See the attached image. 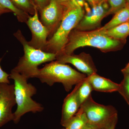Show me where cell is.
<instances>
[{
    "label": "cell",
    "mask_w": 129,
    "mask_h": 129,
    "mask_svg": "<svg viewBox=\"0 0 129 129\" xmlns=\"http://www.w3.org/2000/svg\"><path fill=\"white\" fill-rule=\"evenodd\" d=\"M126 41V40L111 38L96 29L80 31L74 29L69 35L68 43L61 53L70 55L76 49L85 46L95 47L105 53L116 51L121 50Z\"/></svg>",
    "instance_id": "obj_1"
},
{
    "label": "cell",
    "mask_w": 129,
    "mask_h": 129,
    "mask_svg": "<svg viewBox=\"0 0 129 129\" xmlns=\"http://www.w3.org/2000/svg\"><path fill=\"white\" fill-rule=\"evenodd\" d=\"M85 12L76 0L65 8L64 14L60 25L53 35L47 41L44 51L57 56L62 53L68 43L72 30L78 24Z\"/></svg>",
    "instance_id": "obj_2"
},
{
    "label": "cell",
    "mask_w": 129,
    "mask_h": 129,
    "mask_svg": "<svg viewBox=\"0 0 129 129\" xmlns=\"http://www.w3.org/2000/svg\"><path fill=\"white\" fill-rule=\"evenodd\" d=\"M9 79L14 81V94L17 108L14 113L13 121L17 124L21 117L27 113L40 112L44 108L41 104L35 101L32 97L37 93L34 86L27 82L28 79L12 70Z\"/></svg>",
    "instance_id": "obj_3"
},
{
    "label": "cell",
    "mask_w": 129,
    "mask_h": 129,
    "mask_svg": "<svg viewBox=\"0 0 129 129\" xmlns=\"http://www.w3.org/2000/svg\"><path fill=\"white\" fill-rule=\"evenodd\" d=\"M14 36L23 46L24 54L12 70L28 79L36 78L40 64L56 60L55 54L36 49L29 45L20 29L14 33Z\"/></svg>",
    "instance_id": "obj_4"
},
{
    "label": "cell",
    "mask_w": 129,
    "mask_h": 129,
    "mask_svg": "<svg viewBox=\"0 0 129 129\" xmlns=\"http://www.w3.org/2000/svg\"><path fill=\"white\" fill-rule=\"evenodd\" d=\"M69 65L61 63L57 61L47 63L40 69L36 77L42 83L52 86L56 83H61L65 90L69 92L74 85H76L86 77Z\"/></svg>",
    "instance_id": "obj_5"
},
{
    "label": "cell",
    "mask_w": 129,
    "mask_h": 129,
    "mask_svg": "<svg viewBox=\"0 0 129 129\" xmlns=\"http://www.w3.org/2000/svg\"><path fill=\"white\" fill-rule=\"evenodd\" d=\"M80 108L85 113L88 122L101 128L118 114L117 111L114 107L97 103L93 100L91 95Z\"/></svg>",
    "instance_id": "obj_6"
},
{
    "label": "cell",
    "mask_w": 129,
    "mask_h": 129,
    "mask_svg": "<svg viewBox=\"0 0 129 129\" xmlns=\"http://www.w3.org/2000/svg\"><path fill=\"white\" fill-rule=\"evenodd\" d=\"M65 7L55 0H51L40 11V21L49 32L50 38L55 32L62 19Z\"/></svg>",
    "instance_id": "obj_7"
},
{
    "label": "cell",
    "mask_w": 129,
    "mask_h": 129,
    "mask_svg": "<svg viewBox=\"0 0 129 129\" xmlns=\"http://www.w3.org/2000/svg\"><path fill=\"white\" fill-rule=\"evenodd\" d=\"M109 15V7L107 1L92 7L86 12L75 29L80 31H90L101 27L102 20Z\"/></svg>",
    "instance_id": "obj_8"
},
{
    "label": "cell",
    "mask_w": 129,
    "mask_h": 129,
    "mask_svg": "<svg viewBox=\"0 0 129 129\" xmlns=\"http://www.w3.org/2000/svg\"><path fill=\"white\" fill-rule=\"evenodd\" d=\"M16 104L14 85L0 84V127L13 121L12 110Z\"/></svg>",
    "instance_id": "obj_9"
},
{
    "label": "cell",
    "mask_w": 129,
    "mask_h": 129,
    "mask_svg": "<svg viewBox=\"0 0 129 129\" xmlns=\"http://www.w3.org/2000/svg\"><path fill=\"white\" fill-rule=\"evenodd\" d=\"M56 60L63 64L71 63L87 76L96 73L97 71L91 56L85 52L79 55L61 53L56 56Z\"/></svg>",
    "instance_id": "obj_10"
},
{
    "label": "cell",
    "mask_w": 129,
    "mask_h": 129,
    "mask_svg": "<svg viewBox=\"0 0 129 129\" xmlns=\"http://www.w3.org/2000/svg\"><path fill=\"white\" fill-rule=\"evenodd\" d=\"M38 10L28 18L26 24L32 33V38L28 44L34 48L44 50L49 37V32L39 19Z\"/></svg>",
    "instance_id": "obj_11"
},
{
    "label": "cell",
    "mask_w": 129,
    "mask_h": 129,
    "mask_svg": "<svg viewBox=\"0 0 129 129\" xmlns=\"http://www.w3.org/2000/svg\"><path fill=\"white\" fill-rule=\"evenodd\" d=\"M81 82L75 85L74 90L67 96L63 101L61 121L63 126L76 114L80 107L77 91Z\"/></svg>",
    "instance_id": "obj_12"
},
{
    "label": "cell",
    "mask_w": 129,
    "mask_h": 129,
    "mask_svg": "<svg viewBox=\"0 0 129 129\" xmlns=\"http://www.w3.org/2000/svg\"><path fill=\"white\" fill-rule=\"evenodd\" d=\"M87 77L93 90L99 92H112L118 91L119 89V84L99 76L96 73Z\"/></svg>",
    "instance_id": "obj_13"
},
{
    "label": "cell",
    "mask_w": 129,
    "mask_h": 129,
    "mask_svg": "<svg viewBox=\"0 0 129 129\" xmlns=\"http://www.w3.org/2000/svg\"><path fill=\"white\" fill-rule=\"evenodd\" d=\"M129 21V7L126 6L114 14L111 21L103 27L97 29L100 31L111 29Z\"/></svg>",
    "instance_id": "obj_14"
},
{
    "label": "cell",
    "mask_w": 129,
    "mask_h": 129,
    "mask_svg": "<svg viewBox=\"0 0 129 129\" xmlns=\"http://www.w3.org/2000/svg\"><path fill=\"white\" fill-rule=\"evenodd\" d=\"M96 30L113 39L126 40L127 37L129 36V21L105 31Z\"/></svg>",
    "instance_id": "obj_15"
},
{
    "label": "cell",
    "mask_w": 129,
    "mask_h": 129,
    "mask_svg": "<svg viewBox=\"0 0 129 129\" xmlns=\"http://www.w3.org/2000/svg\"><path fill=\"white\" fill-rule=\"evenodd\" d=\"M88 122L85 113L80 108L76 114L63 127L67 129H82Z\"/></svg>",
    "instance_id": "obj_16"
},
{
    "label": "cell",
    "mask_w": 129,
    "mask_h": 129,
    "mask_svg": "<svg viewBox=\"0 0 129 129\" xmlns=\"http://www.w3.org/2000/svg\"><path fill=\"white\" fill-rule=\"evenodd\" d=\"M0 7L9 9L13 13L18 21L21 22L26 23L30 17L29 14L18 9L10 0H0Z\"/></svg>",
    "instance_id": "obj_17"
},
{
    "label": "cell",
    "mask_w": 129,
    "mask_h": 129,
    "mask_svg": "<svg viewBox=\"0 0 129 129\" xmlns=\"http://www.w3.org/2000/svg\"><path fill=\"white\" fill-rule=\"evenodd\" d=\"M92 91L93 90L92 87L86 76V78L81 81L77 91L80 106L91 95V93Z\"/></svg>",
    "instance_id": "obj_18"
},
{
    "label": "cell",
    "mask_w": 129,
    "mask_h": 129,
    "mask_svg": "<svg viewBox=\"0 0 129 129\" xmlns=\"http://www.w3.org/2000/svg\"><path fill=\"white\" fill-rule=\"evenodd\" d=\"M18 9L29 14L34 15L37 9L32 0H10Z\"/></svg>",
    "instance_id": "obj_19"
},
{
    "label": "cell",
    "mask_w": 129,
    "mask_h": 129,
    "mask_svg": "<svg viewBox=\"0 0 129 129\" xmlns=\"http://www.w3.org/2000/svg\"><path fill=\"white\" fill-rule=\"evenodd\" d=\"M123 75V79L119 84L118 91L129 105V74H126Z\"/></svg>",
    "instance_id": "obj_20"
},
{
    "label": "cell",
    "mask_w": 129,
    "mask_h": 129,
    "mask_svg": "<svg viewBox=\"0 0 129 129\" xmlns=\"http://www.w3.org/2000/svg\"><path fill=\"white\" fill-rule=\"evenodd\" d=\"M109 7V15L115 13L126 6V0H107Z\"/></svg>",
    "instance_id": "obj_21"
},
{
    "label": "cell",
    "mask_w": 129,
    "mask_h": 129,
    "mask_svg": "<svg viewBox=\"0 0 129 129\" xmlns=\"http://www.w3.org/2000/svg\"><path fill=\"white\" fill-rule=\"evenodd\" d=\"M2 59V58L0 57V84H9V74H8L6 72L3 70L1 67V62Z\"/></svg>",
    "instance_id": "obj_22"
},
{
    "label": "cell",
    "mask_w": 129,
    "mask_h": 129,
    "mask_svg": "<svg viewBox=\"0 0 129 129\" xmlns=\"http://www.w3.org/2000/svg\"><path fill=\"white\" fill-rule=\"evenodd\" d=\"M36 6L37 10L40 11L49 4L51 0H32Z\"/></svg>",
    "instance_id": "obj_23"
},
{
    "label": "cell",
    "mask_w": 129,
    "mask_h": 129,
    "mask_svg": "<svg viewBox=\"0 0 129 129\" xmlns=\"http://www.w3.org/2000/svg\"><path fill=\"white\" fill-rule=\"evenodd\" d=\"M118 121V114L115 115L108 123L101 129H115Z\"/></svg>",
    "instance_id": "obj_24"
},
{
    "label": "cell",
    "mask_w": 129,
    "mask_h": 129,
    "mask_svg": "<svg viewBox=\"0 0 129 129\" xmlns=\"http://www.w3.org/2000/svg\"><path fill=\"white\" fill-rule=\"evenodd\" d=\"M90 5L92 7L101 4L107 0H87Z\"/></svg>",
    "instance_id": "obj_25"
},
{
    "label": "cell",
    "mask_w": 129,
    "mask_h": 129,
    "mask_svg": "<svg viewBox=\"0 0 129 129\" xmlns=\"http://www.w3.org/2000/svg\"><path fill=\"white\" fill-rule=\"evenodd\" d=\"M65 7H68L71 4L73 0H55Z\"/></svg>",
    "instance_id": "obj_26"
},
{
    "label": "cell",
    "mask_w": 129,
    "mask_h": 129,
    "mask_svg": "<svg viewBox=\"0 0 129 129\" xmlns=\"http://www.w3.org/2000/svg\"><path fill=\"white\" fill-rule=\"evenodd\" d=\"M101 128H100L95 125L92 124L88 122L87 124L86 125L85 127L82 129H101Z\"/></svg>",
    "instance_id": "obj_27"
},
{
    "label": "cell",
    "mask_w": 129,
    "mask_h": 129,
    "mask_svg": "<svg viewBox=\"0 0 129 129\" xmlns=\"http://www.w3.org/2000/svg\"><path fill=\"white\" fill-rule=\"evenodd\" d=\"M121 72L123 75L126 74H129V62L127 64L126 67L121 70Z\"/></svg>",
    "instance_id": "obj_28"
},
{
    "label": "cell",
    "mask_w": 129,
    "mask_h": 129,
    "mask_svg": "<svg viewBox=\"0 0 129 129\" xmlns=\"http://www.w3.org/2000/svg\"><path fill=\"white\" fill-rule=\"evenodd\" d=\"M12 12L9 9H5L0 7V16L3 14L5 13H8Z\"/></svg>",
    "instance_id": "obj_29"
},
{
    "label": "cell",
    "mask_w": 129,
    "mask_h": 129,
    "mask_svg": "<svg viewBox=\"0 0 129 129\" xmlns=\"http://www.w3.org/2000/svg\"><path fill=\"white\" fill-rule=\"evenodd\" d=\"M126 6L129 7V0H126Z\"/></svg>",
    "instance_id": "obj_30"
},
{
    "label": "cell",
    "mask_w": 129,
    "mask_h": 129,
    "mask_svg": "<svg viewBox=\"0 0 129 129\" xmlns=\"http://www.w3.org/2000/svg\"><path fill=\"white\" fill-rule=\"evenodd\" d=\"M66 129V128H63V129Z\"/></svg>",
    "instance_id": "obj_31"
}]
</instances>
